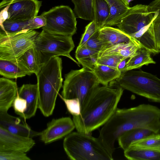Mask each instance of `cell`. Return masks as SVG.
Segmentation results:
<instances>
[{"label":"cell","instance_id":"cell-17","mask_svg":"<svg viewBox=\"0 0 160 160\" xmlns=\"http://www.w3.org/2000/svg\"><path fill=\"white\" fill-rule=\"evenodd\" d=\"M98 38L102 45V50L117 44L128 42L133 39L119 28L111 26H105L100 29Z\"/></svg>","mask_w":160,"mask_h":160},{"label":"cell","instance_id":"cell-40","mask_svg":"<svg viewBox=\"0 0 160 160\" xmlns=\"http://www.w3.org/2000/svg\"><path fill=\"white\" fill-rule=\"evenodd\" d=\"M9 5L7 6L1 11L0 14V24L7 20L8 18V9Z\"/></svg>","mask_w":160,"mask_h":160},{"label":"cell","instance_id":"cell-16","mask_svg":"<svg viewBox=\"0 0 160 160\" xmlns=\"http://www.w3.org/2000/svg\"><path fill=\"white\" fill-rule=\"evenodd\" d=\"M18 94L19 97L25 99L27 102V110L21 118L26 120L33 117L38 108L37 84H23L18 88Z\"/></svg>","mask_w":160,"mask_h":160},{"label":"cell","instance_id":"cell-34","mask_svg":"<svg viewBox=\"0 0 160 160\" xmlns=\"http://www.w3.org/2000/svg\"><path fill=\"white\" fill-rule=\"evenodd\" d=\"M98 36L99 30H97L83 46L99 52L102 49V45Z\"/></svg>","mask_w":160,"mask_h":160},{"label":"cell","instance_id":"cell-1","mask_svg":"<svg viewBox=\"0 0 160 160\" xmlns=\"http://www.w3.org/2000/svg\"><path fill=\"white\" fill-rule=\"evenodd\" d=\"M142 128L155 133L160 132V109L149 104H141L128 108H117L100 130L98 138L112 154L115 143L125 132Z\"/></svg>","mask_w":160,"mask_h":160},{"label":"cell","instance_id":"cell-35","mask_svg":"<svg viewBox=\"0 0 160 160\" xmlns=\"http://www.w3.org/2000/svg\"><path fill=\"white\" fill-rule=\"evenodd\" d=\"M12 106L15 112L22 117L27 110V102L25 99L19 97L18 94L13 101Z\"/></svg>","mask_w":160,"mask_h":160},{"label":"cell","instance_id":"cell-30","mask_svg":"<svg viewBox=\"0 0 160 160\" xmlns=\"http://www.w3.org/2000/svg\"><path fill=\"white\" fill-rule=\"evenodd\" d=\"M123 59V58L119 55H106L98 58L97 64L108 66L117 68L118 64Z\"/></svg>","mask_w":160,"mask_h":160},{"label":"cell","instance_id":"cell-39","mask_svg":"<svg viewBox=\"0 0 160 160\" xmlns=\"http://www.w3.org/2000/svg\"><path fill=\"white\" fill-rule=\"evenodd\" d=\"M148 9L150 12H157L160 16V0H154L148 5Z\"/></svg>","mask_w":160,"mask_h":160},{"label":"cell","instance_id":"cell-43","mask_svg":"<svg viewBox=\"0 0 160 160\" xmlns=\"http://www.w3.org/2000/svg\"><path fill=\"white\" fill-rule=\"evenodd\" d=\"M157 150H159V151H160V146H159L158 148L157 149Z\"/></svg>","mask_w":160,"mask_h":160},{"label":"cell","instance_id":"cell-26","mask_svg":"<svg viewBox=\"0 0 160 160\" xmlns=\"http://www.w3.org/2000/svg\"><path fill=\"white\" fill-rule=\"evenodd\" d=\"M151 53L142 47H140L135 54L130 58L127 63L125 71L139 68L144 65L155 64L151 56Z\"/></svg>","mask_w":160,"mask_h":160},{"label":"cell","instance_id":"cell-20","mask_svg":"<svg viewBox=\"0 0 160 160\" xmlns=\"http://www.w3.org/2000/svg\"><path fill=\"white\" fill-rule=\"evenodd\" d=\"M110 8V14L105 26L117 25L131 7L127 0H106Z\"/></svg>","mask_w":160,"mask_h":160},{"label":"cell","instance_id":"cell-5","mask_svg":"<svg viewBox=\"0 0 160 160\" xmlns=\"http://www.w3.org/2000/svg\"><path fill=\"white\" fill-rule=\"evenodd\" d=\"M64 150L72 160H112V154L98 138L90 133L77 131L71 132L63 140Z\"/></svg>","mask_w":160,"mask_h":160},{"label":"cell","instance_id":"cell-42","mask_svg":"<svg viewBox=\"0 0 160 160\" xmlns=\"http://www.w3.org/2000/svg\"><path fill=\"white\" fill-rule=\"evenodd\" d=\"M14 0H2L0 4V8H2L4 7H6L8 5L9 3Z\"/></svg>","mask_w":160,"mask_h":160},{"label":"cell","instance_id":"cell-15","mask_svg":"<svg viewBox=\"0 0 160 160\" xmlns=\"http://www.w3.org/2000/svg\"><path fill=\"white\" fill-rule=\"evenodd\" d=\"M46 23L45 18L41 15L26 21L6 20L0 24V31L6 33H12L26 30H34L44 26Z\"/></svg>","mask_w":160,"mask_h":160},{"label":"cell","instance_id":"cell-24","mask_svg":"<svg viewBox=\"0 0 160 160\" xmlns=\"http://www.w3.org/2000/svg\"><path fill=\"white\" fill-rule=\"evenodd\" d=\"M124 156L130 160H160V151L130 146L124 151Z\"/></svg>","mask_w":160,"mask_h":160},{"label":"cell","instance_id":"cell-19","mask_svg":"<svg viewBox=\"0 0 160 160\" xmlns=\"http://www.w3.org/2000/svg\"><path fill=\"white\" fill-rule=\"evenodd\" d=\"M141 47L138 43L133 39L128 42L117 44L101 50L99 52L98 56L99 58L108 55H117L122 56L124 59L130 58Z\"/></svg>","mask_w":160,"mask_h":160},{"label":"cell","instance_id":"cell-44","mask_svg":"<svg viewBox=\"0 0 160 160\" xmlns=\"http://www.w3.org/2000/svg\"><path fill=\"white\" fill-rule=\"evenodd\" d=\"M128 2L129 3L130 1L133 0H127Z\"/></svg>","mask_w":160,"mask_h":160},{"label":"cell","instance_id":"cell-2","mask_svg":"<svg viewBox=\"0 0 160 160\" xmlns=\"http://www.w3.org/2000/svg\"><path fill=\"white\" fill-rule=\"evenodd\" d=\"M123 91L116 80L97 88L83 103L80 114L73 116L77 131L90 133L103 126L118 108Z\"/></svg>","mask_w":160,"mask_h":160},{"label":"cell","instance_id":"cell-37","mask_svg":"<svg viewBox=\"0 0 160 160\" xmlns=\"http://www.w3.org/2000/svg\"><path fill=\"white\" fill-rule=\"evenodd\" d=\"M98 52H99L97 51L92 49L83 46L81 48H77L75 52V56L78 60L98 53Z\"/></svg>","mask_w":160,"mask_h":160},{"label":"cell","instance_id":"cell-22","mask_svg":"<svg viewBox=\"0 0 160 160\" xmlns=\"http://www.w3.org/2000/svg\"><path fill=\"white\" fill-rule=\"evenodd\" d=\"M154 133H155L147 129L135 128L122 134L118 138L117 141L120 147L124 151L134 142Z\"/></svg>","mask_w":160,"mask_h":160},{"label":"cell","instance_id":"cell-8","mask_svg":"<svg viewBox=\"0 0 160 160\" xmlns=\"http://www.w3.org/2000/svg\"><path fill=\"white\" fill-rule=\"evenodd\" d=\"M34 46L43 64L53 58L62 56L80 66L70 55L75 47L72 36L52 34L42 30L37 37Z\"/></svg>","mask_w":160,"mask_h":160},{"label":"cell","instance_id":"cell-36","mask_svg":"<svg viewBox=\"0 0 160 160\" xmlns=\"http://www.w3.org/2000/svg\"><path fill=\"white\" fill-rule=\"evenodd\" d=\"M98 53L85 58L79 59L78 60V62L83 66V68L93 71L98 58Z\"/></svg>","mask_w":160,"mask_h":160},{"label":"cell","instance_id":"cell-29","mask_svg":"<svg viewBox=\"0 0 160 160\" xmlns=\"http://www.w3.org/2000/svg\"><path fill=\"white\" fill-rule=\"evenodd\" d=\"M130 146L157 150L160 146V134L159 133H154L149 135L134 142Z\"/></svg>","mask_w":160,"mask_h":160},{"label":"cell","instance_id":"cell-33","mask_svg":"<svg viewBox=\"0 0 160 160\" xmlns=\"http://www.w3.org/2000/svg\"><path fill=\"white\" fill-rule=\"evenodd\" d=\"M97 30L94 22L91 21L86 26L84 32L82 35L77 48H79L83 46Z\"/></svg>","mask_w":160,"mask_h":160},{"label":"cell","instance_id":"cell-25","mask_svg":"<svg viewBox=\"0 0 160 160\" xmlns=\"http://www.w3.org/2000/svg\"><path fill=\"white\" fill-rule=\"evenodd\" d=\"M93 21L97 29L105 27L110 14L109 6L106 0H93Z\"/></svg>","mask_w":160,"mask_h":160},{"label":"cell","instance_id":"cell-3","mask_svg":"<svg viewBox=\"0 0 160 160\" xmlns=\"http://www.w3.org/2000/svg\"><path fill=\"white\" fill-rule=\"evenodd\" d=\"M158 14L150 12L148 5L137 4L130 9L117 26L153 54L160 52L154 37L152 22Z\"/></svg>","mask_w":160,"mask_h":160},{"label":"cell","instance_id":"cell-14","mask_svg":"<svg viewBox=\"0 0 160 160\" xmlns=\"http://www.w3.org/2000/svg\"><path fill=\"white\" fill-rule=\"evenodd\" d=\"M22 118L12 116L8 112H0V127L22 136L32 138L39 136L40 132L32 129Z\"/></svg>","mask_w":160,"mask_h":160},{"label":"cell","instance_id":"cell-18","mask_svg":"<svg viewBox=\"0 0 160 160\" xmlns=\"http://www.w3.org/2000/svg\"><path fill=\"white\" fill-rule=\"evenodd\" d=\"M17 83L6 78H0V112H8L18 94Z\"/></svg>","mask_w":160,"mask_h":160},{"label":"cell","instance_id":"cell-23","mask_svg":"<svg viewBox=\"0 0 160 160\" xmlns=\"http://www.w3.org/2000/svg\"><path fill=\"white\" fill-rule=\"evenodd\" d=\"M0 74L8 79H14L32 74L17 62L0 60Z\"/></svg>","mask_w":160,"mask_h":160},{"label":"cell","instance_id":"cell-13","mask_svg":"<svg viewBox=\"0 0 160 160\" xmlns=\"http://www.w3.org/2000/svg\"><path fill=\"white\" fill-rule=\"evenodd\" d=\"M35 144L32 138L17 135L0 127V151H13L26 153Z\"/></svg>","mask_w":160,"mask_h":160},{"label":"cell","instance_id":"cell-12","mask_svg":"<svg viewBox=\"0 0 160 160\" xmlns=\"http://www.w3.org/2000/svg\"><path fill=\"white\" fill-rule=\"evenodd\" d=\"M42 2L38 0H14L8 4V18L12 21L28 20L37 16Z\"/></svg>","mask_w":160,"mask_h":160},{"label":"cell","instance_id":"cell-9","mask_svg":"<svg viewBox=\"0 0 160 160\" xmlns=\"http://www.w3.org/2000/svg\"><path fill=\"white\" fill-rule=\"evenodd\" d=\"M39 33L34 30L6 33L0 32V60L17 62L18 58L33 45Z\"/></svg>","mask_w":160,"mask_h":160},{"label":"cell","instance_id":"cell-27","mask_svg":"<svg viewBox=\"0 0 160 160\" xmlns=\"http://www.w3.org/2000/svg\"><path fill=\"white\" fill-rule=\"evenodd\" d=\"M93 71L100 83L103 85L115 80L121 74L117 68L97 63Z\"/></svg>","mask_w":160,"mask_h":160},{"label":"cell","instance_id":"cell-38","mask_svg":"<svg viewBox=\"0 0 160 160\" xmlns=\"http://www.w3.org/2000/svg\"><path fill=\"white\" fill-rule=\"evenodd\" d=\"M155 41L157 48L160 50V16L158 14L152 22Z\"/></svg>","mask_w":160,"mask_h":160},{"label":"cell","instance_id":"cell-32","mask_svg":"<svg viewBox=\"0 0 160 160\" xmlns=\"http://www.w3.org/2000/svg\"><path fill=\"white\" fill-rule=\"evenodd\" d=\"M64 102L67 110L73 116L79 115L81 107L80 101L78 98L65 99L60 95Z\"/></svg>","mask_w":160,"mask_h":160},{"label":"cell","instance_id":"cell-4","mask_svg":"<svg viewBox=\"0 0 160 160\" xmlns=\"http://www.w3.org/2000/svg\"><path fill=\"white\" fill-rule=\"evenodd\" d=\"M62 62L61 58H53L45 63L36 75L38 89V108L46 117L54 110L58 92L62 86Z\"/></svg>","mask_w":160,"mask_h":160},{"label":"cell","instance_id":"cell-11","mask_svg":"<svg viewBox=\"0 0 160 160\" xmlns=\"http://www.w3.org/2000/svg\"><path fill=\"white\" fill-rule=\"evenodd\" d=\"M75 128L74 122L69 117L53 119L47 124L46 128L40 132L41 141L45 144L65 137Z\"/></svg>","mask_w":160,"mask_h":160},{"label":"cell","instance_id":"cell-28","mask_svg":"<svg viewBox=\"0 0 160 160\" xmlns=\"http://www.w3.org/2000/svg\"><path fill=\"white\" fill-rule=\"evenodd\" d=\"M71 1L74 5V12L78 18L86 20L93 21V0Z\"/></svg>","mask_w":160,"mask_h":160},{"label":"cell","instance_id":"cell-41","mask_svg":"<svg viewBox=\"0 0 160 160\" xmlns=\"http://www.w3.org/2000/svg\"><path fill=\"white\" fill-rule=\"evenodd\" d=\"M129 58L122 60L118 64L117 68L121 73L124 72L126 68L127 63Z\"/></svg>","mask_w":160,"mask_h":160},{"label":"cell","instance_id":"cell-6","mask_svg":"<svg viewBox=\"0 0 160 160\" xmlns=\"http://www.w3.org/2000/svg\"><path fill=\"white\" fill-rule=\"evenodd\" d=\"M123 89L160 103V79L141 70H128L121 73L115 80Z\"/></svg>","mask_w":160,"mask_h":160},{"label":"cell","instance_id":"cell-10","mask_svg":"<svg viewBox=\"0 0 160 160\" xmlns=\"http://www.w3.org/2000/svg\"><path fill=\"white\" fill-rule=\"evenodd\" d=\"M41 15L44 16L46 20V24L42 29L49 33L72 36L76 32V15L68 6H55Z\"/></svg>","mask_w":160,"mask_h":160},{"label":"cell","instance_id":"cell-31","mask_svg":"<svg viewBox=\"0 0 160 160\" xmlns=\"http://www.w3.org/2000/svg\"><path fill=\"white\" fill-rule=\"evenodd\" d=\"M0 160H31L25 152L17 151H0Z\"/></svg>","mask_w":160,"mask_h":160},{"label":"cell","instance_id":"cell-21","mask_svg":"<svg viewBox=\"0 0 160 160\" xmlns=\"http://www.w3.org/2000/svg\"><path fill=\"white\" fill-rule=\"evenodd\" d=\"M17 62L32 74L36 75L43 65L34 45L23 53Z\"/></svg>","mask_w":160,"mask_h":160},{"label":"cell","instance_id":"cell-7","mask_svg":"<svg viewBox=\"0 0 160 160\" xmlns=\"http://www.w3.org/2000/svg\"><path fill=\"white\" fill-rule=\"evenodd\" d=\"M65 78L61 96L65 99H78L81 108L100 84L93 71L83 67L71 70Z\"/></svg>","mask_w":160,"mask_h":160}]
</instances>
